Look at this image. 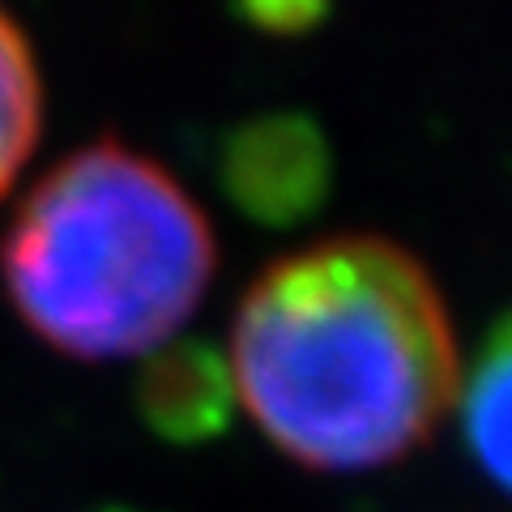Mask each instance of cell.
<instances>
[{
	"label": "cell",
	"mask_w": 512,
	"mask_h": 512,
	"mask_svg": "<svg viewBox=\"0 0 512 512\" xmlns=\"http://www.w3.org/2000/svg\"><path fill=\"white\" fill-rule=\"evenodd\" d=\"M231 380L282 453L316 470H376L457 402L461 355L436 282L406 248L338 235L248 286Z\"/></svg>",
	"instance_id": "obj_1"
},
{
	"label": "cell",
	"mask_w": 512,
	"mask_h": 512,
	"mask_svg": "<svg viewBox=\"0 0 512 512\" xmlns=\"http://www.w3.org/2000/svg\"><path fill=\"white\" fill-rule=\"evenodd\" d=\"M0 269L43 342L82 359H124L192 316L214 274V235L158 163L94 141L35 184Z\"/></svg>",
	"instance_id": "obj_2"
},
{
	"label": "cell",
	"mask_w": 512,
	"mask_h": 512,
	"mask_svg": "<svg viewBox=\"0 0 512 512\" xmlns=\"http://www.w3.org/2000/svg\"><path fill=\"white\" fill-rule=\"evenodd\" d=\"M461 419L478 466L512 495V316L474 363L461 393Z\"/></svg>",
	"instance_id": "obj_3"
},
{
	"label": "cell",
	"mask_w": 512,
	"mask_h": 512,
	"mask_svg": "<svg viewBox=\"0 0 512 512\" xmlns=\"http://www.w3.org/2000/svg\"><path fill=\"white\" fill-rule=\"evenodd\" d=\"M39 69L30 43L0 13V192L18 180L39 137Z\"/></svg>",
	"instance_id": "obj_4"
}]
</instances>
